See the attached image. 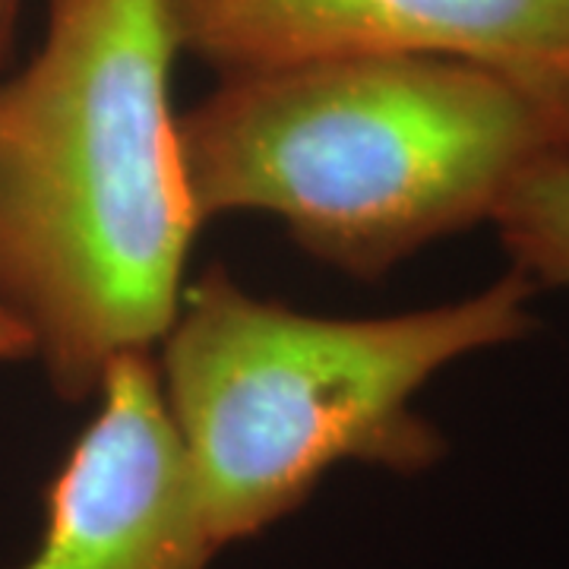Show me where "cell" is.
<instances>
[{
  "mask_svg": "<svg viewBox=\"0 0 569 569\" xmlns=\"http://www.w3.org/2000/svg\"><path fill=\"white\" fill-rule=\"evenodd\" d=\"M168 0H48L39 51L0 70V301L58 399L152 351L200 216L183 171Z\"/></svg>",
  "mask_w": 569,
  "mask_h": 569,
  "instance_id": "obj_1",
  "label": "cell"
},
{
  "mask_svg": "<svg viewBox=\"0 0 569 569\" xmlns=\"http://www.w3.org/2000/svg\"><path fill=\"white\" fill-rule=\"evenodd\" d=\"M178 137L200 222L269 216L313 260L380 279L567 156L569 92L456 58L305 63L222 77Z\"/></svg>",
  "mask_w": 569,
  "mask_h": 569,
  "instance_id": "obj_2",
  "label": "cell"
},
{
  "mask_svg": "<svg viewBox=\"0 0 569 569\" xmlns=\"http://www.w3.org/2000/svg\"><path fill=\"white\" fill-rule=\"evenodd\" d=\"M535 291L507 269L449 305L320 317L209 266L152 358L216 548L291 516L339 462L437 466L447 440L411 402L449 365L522 342Z\"/></svg>",
  "mask_w": 569,
  "mask_h": 569,
  "instance_id": "obj_3",
  "label": "cell"
},
{
  "mask_svg": "<svg viewBox=\"0 0 569 569\" xmlns=\"http://www.w3.org/2000/svg\"><path fill=\"white\" fill-rule=\"evenodd\" d=\"M222 77L355 58H456L569 92V0H168Z\"/></svg>",
  "mask_w": 569,
  "mask_h": 569,
  "instance_id": "obj_4",
  "label": "cell"
},
{
  "mask_svg": "<svg viewBox=\"0 0 569 569\" xmlns=\"http://www.w3.org/2000/svg\"><path fill=\"white\" fill-rule=\"evenodd\" d=\"M44 485L39 548L20 569H206L216 541L164 408L152 351L123 355Z\"/></svg>",
  "mask_w": 569,
  "mask_h": 569,
  "instance_id": "obj_5",
  "label": "cell"
},
{
  "mask_svg": "<svg viewBox=\"0 0 569 569\" xmlns=\"http://www.w3.org/2000/svg\"><path fill=\"white\" fill-rule=\"evenodd\" d=\"M509 269L538 291L569 288V152L531 168L490 219Z\"/></svg>",
  "mask_w": 569,
  "mask_h": 569,
  "instance_id": "obj_6",
  "label": "cell"
},
{
  "mask_svg": "<svg viewBox=\"0 0 569 569\" xmlns=\"http://www.w3.org/2000/svg\"><path fill=\"white\" fill-rule=\"evenodd\" d=\"M36 348L26 326L17 320V313L0 301V365H17V361H32Z\"/></svg>",
  "mask_w": 569,
  "mask_h": 569,
  "instance_id": "obj_7",
  "label": "cell"
},
{
  "mask_svg": "<svg viewBox=\"0 0 569 569\" xmlns=\"http://www.w3.org/2000/svg\"><path fill=\"white\" fill-rule=\"evenodd\" d=\"M22 0H0V70H7V63L13 58V44H17V26H20Z\"/></svg>",
  "mask_w": 569,
  "mask_h": 569,
  "instance_id": "obj_8",
  "label": "cell"
}]
</instances>
